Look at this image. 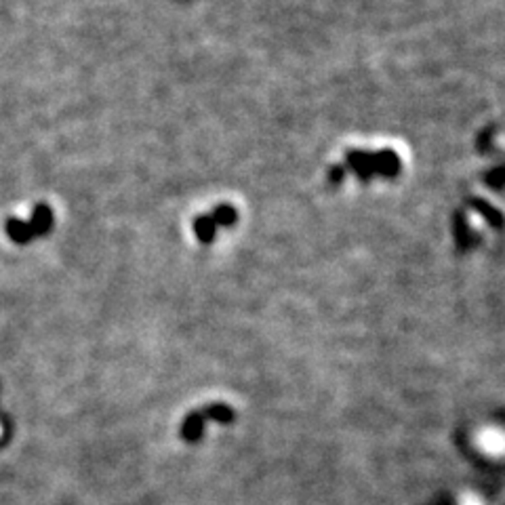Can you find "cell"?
<instances>
[{"instance_id":"cell-2","label":"cell","mask_w":505,"mask_h":505,"mask_svg":"<svg viewBox=\"0 0 505 505\" xmlns=\"http://www.w3.org/2000/svg\"><path fill=\"white\" fill-rule=\"evenodd\" d=\"M459 505H482V501L476 497V495H472V493H466V495H461V501H459Z\"/></svg>"},{"instance_id":"cell-1","label":"cell","mask_w":505,"mask_h":505,"mask_svg":"<svg viewBox=\"0 0 505 505\" xmlns=\"http://www.w3.org/2000/svg\"><path fill=\"white\" fill-rule=\"evenodd\" d=\"M476 444L482 452L490 454V457H499L503 452L505 440H503V432L499 428H482L476 434Z\"/></svg>"}]
</instances>
